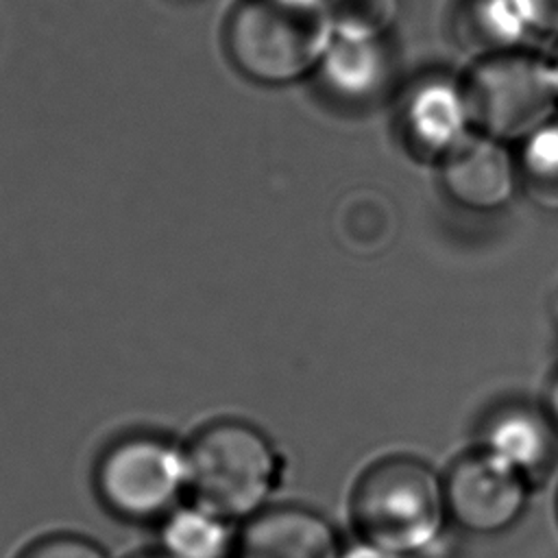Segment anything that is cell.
<instances>
[{"label":"cell","instance_id":"obj_1","mask_svg":"<svg viewBox=\"0 0 558 558\" xmlns=\"http://www.w3.org/2000/svg\"><path fill=\"white\" fill-rule=\"evenodd\" d=\"M333 37L327 0H238L222 33L231 65L268 87L316 74Z\"/></svg>","mask_w":558,"mask_h":558},{"label":"cell","instance_id":"obj_2","mask_svg":"<svg viewBox=\"0 0 558 558\" xmlns=\"http://www.w3.org/2000/svg\"><path fill=\"white\" fill-rule=\"evenodd\" d=\"M351 519L362 543L403 558L421 554L449 519L445 480L416 458L381 460L360 477Z\"/></svg>","mask_w":558,"mask_h":558},{"label":"cell","instance_id":"obj_3","mask_svg":"<svg viewBox=\"0 0 558 558\" xmlns=\"http://www.w3.org/2000/svg\"><path fill=\"white\" fill-rule=\"evenodd\" d=\"M185 451L194 501L227 521H246L266 510L279 486L281 456L251 423L216 421L203 427Z\"/></svg>","mask_w":558,"mask_h":558},{"label":"cell","instance_id":"obj_4","mask_svg":"<svg viewBox=\"0 0 558 558\" xmlns=\"http://www.w3.org/2000/svg\"><path fill=\"white\" fill-rule=\"evenodd\" d=\"M460 76L477 133L521 144L556 118L558 94L549 57L514 48L473 59Z\"/></svg>","mask_w":558,"mask_h":558},{"label":"cell","instance_id":"obj_5","mask_svg":"<svg viewBox=\"0 0 558 558\" xmlns=\"http://www.w3.org/2000/svg\"><path fill=\"white\" fill-rule=\"evenodd\" d=\"M96 490L126 521H161L190 490L187 451L159 434L122 436L96 464Z\"/></svg>","mask_w":558,"mask_h":558},{"label":"cell","instance_id":"obj_6","mask_svg":"<svg viewBox=\"0 0 558 558\" xmlns=\"http://www.w3.org/2000/svg\"><path fill=\"white\" fill-rule=\"evenodd\" d=\"M442 480L449 519L471 534L506 532L527 506L530 480L482 449L456 460Z\"/></svg>","mask_w":558,"mask_h":558},{"label":"cell","instance_id":"obj_7","mask_svg":"<svg viewBox=\"0 0 558 558\" xmlns=\"http://www.w3.org/2000/svg\"><path fill=\"white\" fill-rule=\"evenodd\" d=\"M399 126L416 153L442 159L475 133L462 76L425 72L410 81L399 102Z\"/></svg>","mask_w":558,"mask_h":558},{"label":"cell","instance_id":"obj_8","mask_svg":"<svg viewBox=\"0 0 558 558\" xmlns=\"http://www.w3.org/2000/svg\"><path fill=\"white\" fill-rule=\"evenodd\" d=\"M438 179L451 203L475 214L501 211L521 187L508 144L477 131L438 159Z\"/></svg>","mask_w":558,"mask_h":558},{"label":"cell","instance_id":"obj_9","mask_svg":"<svg viewBox=\"0 0 558 558\" xmlns=\"http://www.w3.org/2000/svg\"><path fill=\"white\" fill-rule=\"evenodd\" d=\"M331 523L301 506L266 508L235 534L231 558H340Z\"/></svg>","mask_w":558,"mask_h":558},{"label":"cell","instance_id":"obj_10","mask_svg":"<svg viewBox=\"0 0 558 558\" xmlns=\"http://www.w3.org/2000/svg\"><path fill=\"white\" fill-rule=\"evenodd\" d=\"M316 78L344 105H368L386 94L395 78V52L388 39L333 37Z\"/></svg>","mask_w":558,"mask_h":558},{"label":"cell","instance_id":"obj_11","mask_svg":"<svg viewBox=\"0 0 558 558\" xmlns=\"http://www.w3.org/2000/svg\"><path fill=\"white\" fill-rule=\"evenodd\" d=\"M480 449L532 480L554 462L558 427L547 410L512 403L490 414Z\"/></svg>","mask_w":558,"mask_h":558},{"label":"cell","instance_id":"obj_12","mask_svg":"<svg viewBox=\"0 0 558 558\" xmlns=\"http://www.w3.org/2000/svg\"><path fill=\"white\" fill-rule=\"evenodd\" d=\"M453 41L473 59L523 48L530 33L514 0H458L451 15Z\"/></svg>","mask_w":558,"mask_h":558},{"label":"cell","instance_id":"obj_13","mask_svg":"<svg viewBox=\"0 0 558 558\" xmlns=\"http://www.w3.org/2000/svg\"><path fill=\"white\" fill-rule=\"evenodd\" d=\"M231 521L201 504H179L159 521V545L170 558H231Z\"/></svg>","mask_w":558,"mask_h":558},{"label":"cell","instance_id":"obj_14","mask_svg":"<svg viewBox=\"0 0 558 558\" xmlns=\"http://www.w3.org/2000/svg\"><path fill=\"white\" fill-rule=\"evenodd\" d=\"M519 181L534 203L558 211V118L519 144Z\"/></svg>","mask_w":558,"mask_h":558},{"label":"cell","instance_id":"obj_15","mask_svg":"<svg viewBox=\"0 0 558 558\" xmlns=\"http://www.w3.org/2000/svg\"><path fill=\"white\" fill-rule=\"evenodd\" d=\"M336 37L388 39L401 15V0H327Z\"/></svg>","mask_w":558,"mask_h":558},{"label":"cell","instance_id":"obj_16","mask_svg":"<svg viewBox=\"0 0 558 558\" xmlns=\"http://www.w3.org/2000/svg\"><path fill=\"white\" fill-rule=\"evenodd\" d=\"M20 558H109L96 543L74 536L54 534L33 543Z\"/></svg>","mask_w":558,"mask_h":558},{"label":"cell","instance_id":"obj_17","mask_svg":"<svg viewBox=\"0 0 558 558\" xmlns=\"http://www.w3.org/2000/svg\"><path fill=\"white\" fill-rule=\"evenodd\" d=\"M527 31L558 37V0H514Z\"/></svg>","mask_w":558,"mask_h":558},{"label":"cell","instance_id":"obj_18","mask_svg":"<svg viewBox=\"0 0 558 558\" xmlns=\"http://www.w3.org/2000/svg\"><path fill=\"white\" fill-rule=\"evenodd\" d=\"M340 558H403V556L384 551V549H379V547H373V545L360 541L355 547L344 549V551L340 554Z\"/></svg>","mask_w":558,"mask_h":558},{"label":"cell","instance_id":"obj_19","mask_svg":"<svg viewBox=\"0 0 558 558\" xmlns=\"http://www.w3.org/2000/svg\"><path fill=\"white\" fill-rule=\"evenodd\" d=\"M545 410L558 427V373L549 381V390H547V397H545Z\"/></svg>","mask_w":558,"mask_h":558},{"label":"cell","instance_id":"obj_20","mask_svg":"<svg viewBox=\"0 0 558 558\" xmlns=\"http://www.w3.org/2000/svg\"><path fill=\"white\" fill-rule=\"evenodd\" d=\"M549 65H551V76H554L556 94H558V48H556V50H554V54L549 57Z\"/></svg>","mask_w":558,"mask_h":558},{"label":"cell","instance_id":"obj_21","mask_svg":"<svg viewBox=\"0 0 558 558\" xmlns=\"http://www.w3.org/2000/svg\"><path fill=\"white\" fill-rule=\"evenodd\" d=\"M135 558H170V556H166L163 551H157V554H140Z\"/></svg>","mask_w":558,"mask_h":558},{"label":"cell","instance_id":"obj_22","mask_svg":"<svg viewBox=\"0 0 558 558\" xmlns=\"http://www.w3.org/2000/svg\"><path fill=\"white\" fill-rule=\"evenodd\" d=\"M181 2H192V0H181Z\"/></svg>","mask_w":558,"mask_h":558}]
</instances>
